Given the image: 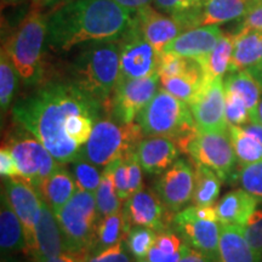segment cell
<instances>
[{"mask_svg":"<svg viewBox=\"0 0 262 262\" xmlns=\"http://www.w3.org/2000/svg\"><path fill=\"white\" fill-rule=\"evenodd\" d=\"M104 111L102 104L72 81H51L19 100L12 108L15 122L44 145L60 164L80 159L83 148L75 145L66 123L74 114Z\"/></svg>","mask_w":262,"mask_h":262,"instance_id":"1","label":"cell"},{"mask_svg":"<svg viewBox=\"0 0 262 262\" xmlns=\"http://www.w3.org/2000/svg\"><path fill=\"white\" fill-rule=\"evenodd\" d=\"M133 14L114 0H68L48 16V45L58 52L81 44L119 40Z\"/></svg>","mask_w":262,"mask_h":262,"instance_id":"2","label":"cell"},{"mask_svg":"<svg viewBox=\"0 0 262 262\" xmlns=\"http://www.w3.org/2000/svg\"><path fill=\"white\" fill-rule=\"evenodd\" d=\"M70 72L72 83L110 111L120 74L119 42H89L75 57Z\"/></svg>","mask_w":262,"mask_h":262,"instance_id":"3","label":"cell"},{"mask_svg":"<svg viewBox=\"0 0 262 262\" xmlns=\"http://www.w3.org/2000/svg\"><path fill=\"white\" fill-rule=\"evenodd\" d=\"M47 42L48 16L42 9L34 6L16 26L3 47L26 85H35L41 80Z\"/></svg>","mask_w":262,"mask_h":262,"instance_id":"4","label":"cell"},{"mask_svg":"<svg viewBox=\"0 0 262 262\" xmlns=\"http://www.w3.org/2000/svg\"><path fill=\"white\" fill-rule=\"evenodd\" d=\"M145 136H165L173 140L181 152L198 131L188 103L164 90L157 91L149 103L137 117Z\"/></svg>","mask_w":262,"mask_h":262,"instance_id":"5","label":"cell"},{"mask_svg":"<svg viewBox=\"0 0 262 262\" xmlns=\"http://www.w3.org/2000/svg\"><path fill=\"white\" fill-rule=\"evenodd\" d=\"M143 136L137 122L123 124L116 119L100 118L85 143L81 158L97 166H106L135 150Z\"/></svg>","mask_w":262,"mask_h":262,"instance_id":"6","label":"cell"},{"mask_svg":"<svg viewBox=\"0 0 262 262\" xmlns=\"http://www.w3.org/2000/svg\"><path fill=\"white\" fill-rule=\"evenodd\" d=\"M67 250L89 253L96 243V229L100 221L94 192L78 188L72 198L57 212Z\"/></svg>","mask_w":262,"mask_h":262,"instance_id":"7","label":"cell"},{"mask_svg":"<svg viewBox=\"0 0 262 262\" xmlns=\"http://www.w3.org/2000/svg\"><path fill=\"white\" fill-rule=\"evenodd\" d=\"M185 153L191 156L193 163L202 164L214 170L222 181H228L233 178L238 159L228 130H198Z\"/></svg>","mask_w":262,"mask_h":262,"instance_id":"8","label":"cell"},{"mask_svg":"<svg viewBox=\"0 0 262 262\" xmlns=\"http://www.w3.org/2000/svg\"><path fill=\"white\" fill-rule=\"evenodd\" d=\"M31 135L28 131L14 135L5 146L14 157L19 179L38 188L45 179L60 168V163L51 156L40 141Z\"/></svg>","mask_w":262,"mask_h":262,"instance_id":"9","label":"cell"},{"mask_svg":"<svg viewBox=\"0 0 262 262\" xmlns=\"http://www.w3.org/2000/svg\"><path fill=\"white\" fill-rule=\"evenodd\" d=\"M118 42L120 54L119 80L139 79L158 73L160 54L143 38L134 21Z\"/></svg>","mask_w":262,"mask_h":262,"instance_id":"10","label":"cell"},{"mask_svg":"<svg viewBox=\"0 0 262 262\" xmlns=\"http://www.w3.org/2000/svg\"><path fill=\"white\" fill-rule=\"evenodd\" d=\"M159 74L139 79L119 80L114 90L111 110L114 119L123 124L135 122L158 91Z\"/></svg>","mask_w":262,"mask_h":262,"instance_id":"11","label":"cell"},{"mask_svg":"<svg viewBox=\"0 0 262 262\" xmlns=\"http://www.w3.org/2000/svg\"><path fill=\"white\" fill-rule=\"evenodd\" d=\"M176 231L191 245L214 262H220V224L219 221L201 220L193 212V206L176 212L172 217Z\"/></svg>","mask_w":262,"mask_h":262,"instance_id":"12","label":"cell"},{"mask_svg":"<svg viewBox=\"0 0 262 262\" xmlns=\"http://www.w3.org/2000/svg\"><path fill=\"white\" fill-rule=\"evenodd\" d=\"M194 186V165L186 159H178L157 180L155 189L170 211H180L192 201Z\"/></svg>","mask_w":262,"mask_h":262,"instance_id":"13","label":"cell"},{"mask_svg":"<svg viewBox=\"0 0 262 262\" xmlns=\"http://www.w3.org/2000/svg\"><path fill=\"white\" fill-rule=\"evenodd\" d=\"M189 107L198 130H228V122L226 119L225 85L222 78L206 81Z\"/></svg>","mask_w":262,"mask_h":262,"instance_id":"14","label":"cell"},{"mask_svg":"<svg viewBox=\"0 0 262 262\" xmlns=\"http://www.w3.org/2000/svg\"><path fill=\"white\" fill-rule=\"evenodd\" d=\"M123 210L130 227L141 226L157 232L166 231L173 217H169L170 210L164 205L157 192L149 189H140L134 193L125 201Z\"/></svg>","mask_w":262,"mask_h":262,"instance_id":"15","label":"cell"},{"mask_svg":"<svg viewBox=\"0 0 262 262\" xmlns=\"http://www.w3.org/2000/svg\"><path fill=\"white\" fill-rule=\"evenodd\" d=\"M4 191L10 205L24 226L28 247L32 243L35 227L40 220L42 198L37 188L21 179H6L3 192Z\"/></svg>","mask_w":262,"mask_h":262,"instance_id":"16","label":"cell"},{"mask_svg":"<svg viewBox=\"0 0 262 262\" xmlns=\"http://www.w3.org/2000/svg\"><path fill=\"white\" fill-rule=\"evenodd\" d=\"M133 21L143 38L162 54L164 48L186 29L178 19L146 5L133 14Z\"/></svg>","mask_w":262,"mask_h":262,"instance_id":"17","label":"cell"},{"mask_svg":"<svg viewBox=\"0 0 262 262\" xmlns=\"http://www.w3.org/2000/svg\"><path fill=\"white\" fill-rule=\"evenodd\" d=\"M66 251H68L67 244L56 215L50 205L42 199L40 220L35 227L32 243L28 245L25 253L35 261L39 257L57 256Z\"/></svg>","mask_w":262,"mask_h":262,"instance_id":"18","label":"cell"},{"mask_svg":"<svg viewBox=\"0 0 262 262\" xmlns=\"http://www.w3.org/2000/svg\"><path fill=\"white\" fill-rule=\"evenodd\" d=\"M222 34L224 32L219 25L199 26L182 32L164 48L163 52L202 62L214 50Z\"/></svg>","mask_w":262,"mask_h":262,"instance_id":"19","label":"cell"},{"mask_svg":"<svg viewBox=\"0 0 262 262\" xmlns=\"http://www.w3.org/2000/svg\"><path fill=\"white\" fill-rule=\"evenodd\" d=\"M179 146L165 136H147L137 145L135 155L146 172L158 175L166 171L179 157Z\"/></svg>","mask_w":262,"mask_h":262,"instance_id":"20","label":"cell"},{"mask_svg":"<svg viewBox=\"0 0 262 262\" xmlns=\"http://www.w3.org/2000/svg\"><path fill=\"white\" fill-rule=\"evenodd\" d=\"M220 262H262V256L248 243L243 226L220 224Z\"/></svg>","mask_w":262,"mask_h":262,"instance_id":"21","label":"cell"},{"mask_svg":"<svg viewBox=\"0 0 262 262\" xmlns=\"http://www.w3.org/2000/svg\"><path fill=\"white\" fill-rule=\"evenodd\" d=\"M256 6L248 0H205L201 5L195 25H222L226 22L244 18Z\"/></svg>","mask_w":262,"mask_h":262,"instance_id":"22","label":"cell"},{"mask_svg":"<svg viewBox=\"0 0 262 262\" xmlns=\"http://www.w3.org/2000/svg\"><path fill=\"white\" fill-rule=\"evenodd\" d=\"M260 201L243 188L226 193L216 204L220 224L245 226L249 216L257 208Z\"/></svg>","mask_w":262,"mask_h":262,"instance_id":"23","label":"cell"},{"mask_svg":"<svg viewBox=\"0 0 262 262\" xmlns=\"http://www.w3.org/2000/svg\"><path fill=\"white\" fill-rule=\"evenodd\" d=\"M229 72L244 71L262 62V32L237 31Z\"/></svg>","mask_w":262,"mask_h":262,"instance_id":"24","label":"cell"},{"mask_svg":"<svg viewBox=\"0 0 262 262\" xmlns=\"http://www.w3.org/2000/svg\"><path fill=\"white\" fill-rule=\"evenodd\" d=\"M27 247L24 226L11 208L5 193H2L0 208V248L2 253H17L25 251Z\"/></svg>","mask_w":262,"mask_h":262,"instance_id":"25","label":"cell"},{"mask_svg":"<svg viewBox=\"0 0 262 262\" xmlns=\"http://www.w3.org/2000/svg\"><path fill=\"white\" fill-rule=\"evenodd\" d=\"M77 189V183L72 173L67 169L60 166L41 182L37 191L41 198L50 205L54 212H57L70 201Z\"/></svg>","mask_w":262,"mask_h":262,"instance_id":"26","label":"cell"},{"mask_svg":"<svg viewBox=\"0 0 262 262\" xmlns=\"http://www.w3.org/2000/svg\"><path fill=\"white\" fill-rule=\"evenodd\" d=\"M160 81H162L164 90L183 102L191 104L201 93L208 79H206L202 64L195 61L194 64L185 73L171 78H164V79H160Z\"/></svg>","mask_w":262,"mask_h":262,"instance_id":"27","label":"cell"},{"mask_svg":"<svg viewBox=\"0 0 262 262\" xmlns=\"http://www.w3.org/2000/svg\"><path fill=\"white\" fill-rule=\"evenodd\" d=\"M235 34H222L217 45L204 61L199 62L204 70L208 80H214L217 78H224L226 72L229 71L232 55H233Z\"/></svg>","mask_w":262,"mask_h":262,"instance_id":"28","label":"cell"},{"mask_svg":"<svg viewBox=\"0 0 262 262\" xmlns=\"http://www.w3.org/2000/svg\"><path fill=\"white\" fill-rule=\"evenodd\" d=\"M195 171V186L192 203L195 206H212L221 191L220 176L208 166L193 163Z\"/></svg>","mask_w":262,"mask_h":262,"instance_id":"29","label":"cell"},{"mask_svg":"<svg viewBox=\"0 0 262 262\" xmlns=\"http://www.w3.org/2000/svg\"><path fill=\"white\" fill-rule=\"evenodd\" d=\"M225 90L237 93L247 103L250 117L256 112L257 104L262 96V88L247 70L229 72L224 81Z\"/></svg>","mask_w":262,"mask_h":262,"instance_id":"30","label":"cell"},{"mask_svg":"<svg viewBox=\"0 0 262 262\" xmlns=\"http://www.w3.org/2000/svg\"><path fill=\"white\" fill-rule=\"evenodd\" d=\"M130 228L131 227L127 224L123 209L104 216V217H101L97 224L96 243H95L93 250L111 247L118 242L124 241Z\"/></svg>","mask_w":262,"mask_h":262,"instance_id":"31","label":"cell"},{"mask_svg":"<svg viewBox=\"0 0 262 262\" xmlns=\"http://www.w3.org/2000/svg\"><path fill=\"white\" fill-rule=\"evenodd\" d=\"M95 198L100 219L122 209V201L118 196L114 182V162L104 166L100 186L95 192Z\"/></svg>","mask_w":262,"mask_h":262,"instance_id":"32","label":"cell"},{"mask_svg":"<svg viewBox=\"0 0 262 262\" xmlns=\"http://www.w3.org/2000/svg\"><path fill=\"white\" fill-rule=\"evenodd\" d=\"M228 133L239 164H251L262 160V145L253 134L243 126L228 124Z\"/></svg>","mask_w":262,"mask_h":262,"instance_id":"33","label":"cell"},{"mask_svg":"<svg viewBox=\"0 0 262 262\" xmlns=\"http://www.w3.org/2000/svg\"><path fill=\"white\" fill-rule=\"evenodd\" d=\"M153 4L159 11L178 19L186 31L196 27L195 21L201 6H196L194 0H153Z\"/></svg>","mask_w":262,"mask_h":262,"instance_id":"34","label":"cell"},{"mask_svg":"<svg viewBox=\"0 0 262 262\" xmlns=\"http://www.w3.org/2000/svg\"><path fill=\"white\" fill-rule=\"evenodd\" d=\"M18 73L12 61L4 49L0 54V106L2 112L4 113L9 110L12 98L17 89Z\"/></svg>","mask_w":262,"mask_h":262,"instance_id":"35","label":"cell"},{"mask_svg":"<svg viewBox=\"0 0 262 262\" xmlns=\"http://www.w3.org/2000/svg\"><path fill=\"white\" fill-rule=\"evenodd\" d=\"M156 239L157 231L155 229L135 226V227H131L130 231L127 232L124 242L134 258L143 260V258H147L149 250L156 243Z\"/></svg>","mask_w":262,"mask_h":262,"instance_id":"36","label":"cell"},{"mask_svg":"<svg viewBox=\"0 0 262 262\" xmlns=\"http://www.w3.org/2000/svg\"><path fill=\"white\" fill-rule=\"evenodd\" d=\"M232 179L241 186V188L262 202V160L245 165L239 164Z\"/></svg>","mask_w":262,"mask_h":262,"instance_id":"37","label":"cell"},{"mask_svg":"<svg viewBox=\"0 0 262 262\" xmlns=\"http://www.w3.org/2000/svg\"><path fill=\"white\" fill-rule=\"evenodd\" d=\"M71 173L77 183V187L84 191L96 192L102 178V172L96 168L97 165L84 158L75 160L71 163Z\"/></svg>","mask_w":262,"mask_h":262,"instance_id":"38","label":"cell"},{"mask_svg":"<svg viewBox=\"0 0 262 262\" xmlns=\"http://www.w3.org/2000/svg\"><path fill=\"white\" fill-rule=\"evenodd\" d=\"M226 97V119L231 125L243 126L250 122V112L247 103L237 93L225 90Z\"/></svg>","mask_w":262,"mask_h":262,"instance_id":"39","label":"cell"},{"mask_svg":"<svg viewBox=\"0 0 262 262\" xmlns=\"http://www.w3.org/2000/svg\"><path fill=\"white\" fill-rule=\"evenodd\" d=\"M125 242L120 241L111 247L91 250L84 255L83 262H133Z\"/></svg>","mask_w":262,"mask_h":262,"instance_id":"40","label":"cell"},{"mask_svg":"<svg viewBox=\"0 0 262 262\" xmlns=\"http://www.w3.org/2000/svg\"><path fill=\"white\" fill-rule=\"evenodd\" d=\"M195 60L182 57L169 52H162L158 64V74L160 79L171 78L187 72L194 64Z\"/></svg>","mask_w":262,"mask_h":262,"instance_id":"41","label":"cell"},{"mask_svg":"<svg viewBox=\"0 0 262 262\" xmlns=\"http://www.w3.org/2000/svg\"><path fill=\"white\" fill-rule=\"evenodd\" d=\"M243 232L248 243L262 256V208H256L249 216L247 224L243 226Z\"/></svg>","mask_w":262,"mask_h":262,"instance_id":"42","label":"cell"},{"mask_svg":"<svg viewBox=\"0 0 262 262\" xmlns=\"http://www.w3.org/2000/svg\"><path fill=\"white\" fill-rule=\"evenodd\" d=\"M182 244L181 238L176 233L170 231H162L157 233L156 243L152 247V250L162 256H172V255L181 254Z\"/></svg>","mask_w":262,"mask_h":262,"instance_id":"43","label":"cell"},{"mask_svg":"<svg viewBox=\"0 0 262 262\" xmlns=\"http://www.w3.org/2000/svg\"><path fill=\"white\" fill-rule=\"evenodd\" d=\"M0 173L4 179H19L14 157L8 147L4 145L0 149Z\"/></svg>","mask_w":262,"mask_h":262,"instance_id":"44","label":"cell"},{"mask_svg":"<svg viewBox=\"0 0 262 262\" xmlns=\"http://www.w3.org/2000/svg\"><path fill=\"white\" fill-rule=\"evenodd\" d=\"M238 31H261L262 32V4L254 6L242 21Z\"/></svg>","mask_w":262,"mask_h":262,"instance_id":"45","label":"cell"},{"mask_svg":"<svg viewBox=\"0 0 262 262\" xmlns=\"http://www.w3.org/2000/svg\"><path fill=\"white\" fill-rule=\"evenodd\" d=\"M179 262H214L206 255L201 253L196 249L192 248L187 243H183L181 248V257Z\"/></svg>","mask_w":262,"mask_h":262,"instance_id":"46","label":"cell"},{"mask_svg":"<svg viewBox=\"0 0 262 262\" xmlns=\"http://www.w3.org/2000/svg\"><path fill=\"white\" fill-rule=\"evenodd\" d=\"M86 253H72L66 251L57 256L52 257H39L35 262H83L84 255Z\"/></svg>","mask_w":262,"mask_h":262,"instance_id":"47","label":"cell"},{"mask_svg":"<svg viewBox=\"0 0 262 262\" xmlns=\"http://www.w3.org/2000/svg\"><path fill=\"white\" fill-rule=\"evenodd\" d=\"M114 2L124 6L126 10H129L131 14H134L143 6L149 5V3L153 2V0H114Z\"/></svg>","mask_w":262,"mask_h":262,"instance_id":"48","label":"cell"},{"mask_svg":"<svg viewBox=\"0 0 262 262\" xmlns=\"http://www.w3.org/2000/svg\"><path fill=\"white\" fill-rule=\"evenodd\" d=\"M243 127L244 130L248 131V133L253 134V135L260 141L262 145V124H260L258 122H255V120H250L248 124L243 125Z\"/></svg>","mask_w":262,"mask_h":262,"instance_id":"49","label":"cell"},{"mask_svg":"<svg viewBox=\"0 0 262 262\" xmlns=\"http://www.w3.org/2000/svg\"><path fill=\"white\" fill-rule=\"evenodd\" d=\"M64 2H68V0H34V6H38L40 9H47L60 5Z\"/></svg>","mask_w":262,"mask_h":262,"instance_id":"50","label":"cell"},{"mask_svg":"<svg viewBox=\"0 0 262 262\" xmlns=\"http://www.w3.org/2000/svg\"><path fill=\"white\" fill-rule=\"evenodd\" d=\"M247 71L251 75H253V77L255 78V80H256L257 83L260 84V86L262 88V62L256 66H254V67L249 68V70H247Z\"/></svg>","mask_w":262,"mask_h":262,"instance_id":"51","label":"cell"},{"mask_svg":"<svg viewBox=\"0 0 262 262\" xmlns=\"http://www.w3.org/2000/svg\"><path fill=\"white\" fill-rule=\"evenodd\" d=\"M250 120H255V122H258L260 124H262V96H261L260 102L257 104L256 112H255L254 116L250 117Z\"/></svg>","mask_w":262,"mask_h":262,"instance_id":"52","label":"cell"},{"mask_svg":"<svg viewBox=\"0 0 262 262\" xmlns=\"http://www.w3.org/2000/svg\"><path fill=\"white\" fill-rule=\"evenodd\" d=\"M27 2V0H2V6H14V5H18L21 3Z\"/></svg>","mask_w":262,"mask_h":262,"instance_id":"53","label":"cell"},{"mask_svg":"<svg viewBox=\"0 0 262 262\" xmlns=\"http://www.w3.org/2000/svg\"><path fill=\"white\" fill-rule=\"evenodd\" d=\"M204 2H205V0H194V3H195L196 6H201Z\"/></svg>","mask_w":262,"mask_h":262,"instance_id":"54","label":"cell"},{"mask_svg":"<svg viewBox=\"0 0 262 262\" xmlns=\"http://www.w3.org/2000/svg\"><path fill=\"white\" fill-rule=\"evenodd\" d=\"M248 2H251V3H254L255 5H257V4H261V3H260V0H248Z\"/></svg>","mask_w":262,"mask_h":262,"instance_id":"55","label":"cell"},{"mask_svg":"<svg viewBox=\"0 0 262 262\" xmlns=\"http://www.w3.org/2000/svg\"><path fill=\"white\" fill-rule=\"evenodd\" d=\"M137 262H149L147 258H143V260H137Z\"/></svg>","mask_w":262,"mask_h":262,"instance_id":"56","label":"cell"},{"mask_svg":"<svg viewBox=\"0 0 262 262\" xmlns=\"http://www.w3.org/2000/svg\"><path fill=\"white\" fill-rule=\"evenodd\" d=\"M260 3H261V4H262V0H260Z\"/></svg>","mask_w":262,"mask_h":262,"instance_id":"57","label":"cell"}]
</instances>
